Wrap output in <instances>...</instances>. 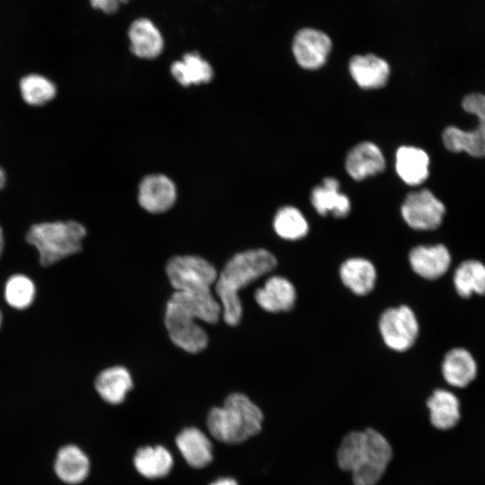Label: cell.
I'll list each match as a JSON object with an SVG mask.
<instances>
[{"label":"cell","mask_w":485,"mask_h":485,"mask_svg":"<svg viewBox=\"0 0 485 485\" xmlns=\"http://www.w3.org/2000/svg\"><path fill=\"white\" fill-rule=\"evenodd\" d=\"M392 457L391 443L373 428L348 432L336 452L339 468L351 475L354 485H376Z\"/></svg>","instance_id":"cell-1"},{"label":"cell","mask_w":485,"mask_h":485,"mask_svg":"<svg viewBox=\"0 0 485 485\" xmlns=\"http://www.w3.org/2000/svg\"><path fill=\"white\" fill-rule=\"evenodd\" d=\"M277 265L275 256L265 249H254L233 256L218 274L216 293L222 307L224 321L236 325L242 313L239 291L270 272Z\"/></svg>","instance_id":"cell-2"},{"label":"cell","mask_w":485,"mask_h":485,"mask_svg":"<svg viewBox=\"0 0 485 485\" xmlns=\"http://www.w3.org/2000/svg\"><path fill=\"white\" fill-rule=\"evenodd\" d=\"M263 412L248 396L229 394L222 407L212 408L207 418L211 436L225 444H240L258 435L262 429Z\"/></svg>","instance_id":"cell-3"},{"label":"cell","mask_w":485,"mask_h":485,"mask_svg":"<svg viewBox=\"0 0 485 485\" xmlns=\"http://www.w3.org/2000/svg\"><path fill=\"white\" fill-rule=\"evenodd\" d=\"M85 235L84 226L74 220L44 222L30 227L26 241L37 249L40 263L50 266L80 251Z\"/></svg>","instance_id":"cell-4"},{"label":"cell","mask_w":485,"mask_h":485,"mask_svg":"<svg viewBox=\"0 0 485 485\" xmlns=\"http://www.w3.org/2000/svg\"><path fill=\"white\" fill-rule=\"evenodd\" d=\"M196 320H204L199 304L185 293L175 291L167 302L164 323L172 343L189 353L200 352L208 341Z\"/></svg>","instance_id":"cell-5"},{"label":"cell","mask_w":485,"mask_h":485,"mask_svg":"<svg viewBox=\"0 0 485 485\" xmlns=\"http://www.w3.org/2000/svg\"><path fill=\"white\" fill-rule=\"evenodd\" d=\"M462 107L477 118L476 128L463 130L449 126L442 133L443 144L452 153L465 152L473 157H485V95L480 93L467 94L462 101Z\"/></svg>","instance_id":"cell-6"},{"label":"cell","mask_w":485,"mask_h":485,"mask_svg":"<svg viewBox=\"0 0 485 485\" xmlns=\"http://www.w3.org/2000/svg\"><path fill=\"white\" fill-rule=\"evenodd\" d=\"M166 273L175 291L192 295L210 294L218 276L210 262L193 255L172 257L166 265Z\"/></svg>","instance_id":"cell-7"},{"label":"cell","mask_w":485,"mask_h":485,"mask_svg":"<svg viewBox=\"0 0 485 485\" xmlns=\"http://www.w3.org/2000/svg\"><path fill=\"white\" fill-rule=\"evenodd\" d=\"M379 330L386 346L401 352L414 344L419 334V323L413 311L401 305L382 313Z\"/></svg>","instance_id":"cell-8"},{"label":"cell","mask_w":485,"mask_h":485,"mask_svg":"<svg viewBox=\"0 0 485 485\" xmlns=\"http://www.w3.org/2000/svg\"><path fill=\"white\" fill-rule=\"evenodd\" d=\"M401 216L415 230H434L444 218L445 207L429 190L423 189L407 195L401 205Z\"/></svg>","instance_id":"cell-9"},{"label":"cell","mask_w":485,"mask_h":485,"mask_svg":"<svg viewBox=\"0 0 485 485\" xmlns=\"http://www.w3.org/2000/svg\"><path fill=\"white\" fill-rule=\"evenodd\" d=\"M331 46V40L323 31L313 28H304L295 34L292 50L301 67L315 70L325 64Z\"/></svg>","instance_id":"cell-10"},{"label":"cell","mask_w":485,"mask_h":485,"mask_svg":"<svg viewBox=\"0 0 485 485\" xmlns=\"http://www.w3.org/2000/svg\"><path fill=\"white\" fill-rule=\"evenodd\" d=\"M176 187L163 174L146 176L138 187V202L150 213H163L170 209L176 200Z\"/></svg>","instance_id":"cell-11"},{"label":"cell","mask_w":485,"mask_h":485,"mask_svg":"<svg viewBox=\"0 0 485 485\" xmlns=\"http://www.w3.org/2000/svg\"><path fill=\"white\" fill-rule=\"evenodd\" d=\"M347 172L356 181L382 172L385 160L380 148L371 142H362L348 153L345 161Z\"/></svg>","instance_id":"cell-12"},{"label":"cell","mask_w":485,"mask_h":485,"mask_svg":"<svg viewBox=\"0 0 485 485\" xmlns=\"http://www.w3.org/2000/svg\"><path fill=\"white\" fill-rule=\"evenodd\" d=\"M410 263L419 276L436 279L443 276L451 263V256L443 244L417 246L410 252Z\"/></svg>","instance_id":"cell-13"},{"label":"cell","mask_w":485,"mask_h":485,"mask_svg":"<svg viewBox=\"0 0 485 485\" xmlns=\"http://www.w3.org/2000/svg\"><path fill=\"white\" fill-rule=\"evenodd\" d=\"M348 70L357 84L364 89L383 87L390 75L389 64L374 54L354 56L349 61Z\"/></svg>","instance_id":"cell-14"},{"label":"cell","mask_w":485,"mask_h":485,"mask_svg":"<svg viewBox=\"0 0 485 485\" xmlns=\"http://www.w3.org/2000/svg\"><path fill=\"white\" fill-rule=\"evenodd\" d=\"M254 297L257 304L267 312H286L295 305L296 292L289 280L273 276L256 290Z\"/></svg>","instance_id":"cell-15"},{"label":"cell","mask_w":485,"mask_h":485,"mask_svg":"<svg viewBox=\"0 0 485 485\" xmlns=\"http://www.w3.org/2000/svg\"><path fill=\"white\" fill-rule=\"evenodd\" d=\"M313 207L321 216L331 214L338 218L345 217L350 211V200L340 191V183L333 177H326L311 192Z\"/></svg>","instance_id":"cell-16"},{"label":"cell","mask_w":485,"mask_h":485,"mask_svg":"<svg viewBox=\"0 0 485 485\" xmlns=\"http://www.w3.org/2000/svg\"><path fill=\"white\" fill-rule=\"evenodd\" d=\"M131 52L140 58H154L163 49V39L157 27L146 18L135 20L129 26Z\"/></svg>","instance_id":"cell-17"},{"label":"cell","mask_w":485,"mask_h":485,"mask_svg":"<svg viewBox=\"0 0 485 485\" xmlns=\"http://www.w3.org/2000/svg\"><path fill=\"white\" fill-rule=\"evenodd\" d=\"M175 444L184 460L193 468H203L213 459L209 438L197 428L182 429L176 436Z\"/></svg>","instance_id":"cell-18"},{"label":"cell","mask_w":485,"mask_h":485,"mask_svg":"<svg viewBox=\"0 0 485 485\" xmlns=\"http://www.w3.org/2000/svg\"><path fill=\"white\" fill-rule=\"evenodd\" d=\"M395 168L406 184L419 185L428 177L429 157L421 148L402 146L396 152Z\"/></svg>","instance_id":"cell-19"},{"label":"cell","mask_w":485,"mask_h":485,"mask_svg":"<svg viewBox=\"0 0 485 485\" xmlns=\"http://www.w3.org/2000/svg\"><path fill=\"white\" fill-rule=\"evenodd\" d=\"M54 470L62 481L78 484L88 476L90 461L81 448L75 445H67L58 451Z\"/></svg>","instance_id":"cell-20"},{"label":"cell","mask_w":485,"mask_h":485,"mask_svg":"<svg viewBox=\"0 0 485 485\" xmlns=\"http://www.w3.org/2000/svg\"><path fill=\"white\" fill-rule=\"evenodd\" d=\"M95 389L101 398L110 404H119L133 387L130 373L116 366L104 369L95 379Z\"/></svg>","instance_id":"cell-21"},{"label":"cell","mask_w":485,"mask_h":485,"mask_svg":"<svg viewBox=\"0 0 485 485\" xmlns=\"http://www.w3.org/2000/svg\"><path fill=\"white\" fill-rule=\"evenodd\" d=\"M431 425L439 430L454 428L460 420V402L451 392L436 389L427 401Z\"/></svg>","instance_id":"cell-22"},{"label":"cell","mask_w":485,"mask_h":485,"mask_svg":"<svg viewBox=\"0 0 485 485\" xmlns=\"http://www.w3.org/2000/svg\"><path fill=\"white\" fill-rule=\"evenodd\" d=\"M133 463L139 474L147 479L166 476L173 465L172 454L162 445L143 446L137 450Z\"/></svg>","instance_id":"cell-23"},{"label":"cell","mask_w":485,"mask_h":485,"mask_svg":"<svg viewBox=\"0 0 485 485\" xmlns=\"http://www.w3.org/2000/svg\"><path fill=\"white\" fill-rule=\"evenodd\" d=\"M476 372L475 360L466 349L453 348L445 356L442 374L449 384L455 387H465L475 378Z\"/></svg>","instance_id":"cell-24"},{"label":"cell","mask_w":485,"mask_h":485,"mask_svg":"<svg viewBox=\"0 0 485 485\" xmlns=\"http://www.w3.org/2000/svg\"><path fill=\"white\" fill-rule=\"evenodd\" d=\"M342 283L357 295L368 294L375 287L376 271L374 265L363 258H350L340 269Z\"/></svg>","instance_id":"cell-25"},{"label":"cell","mask_w":485,"mask_h":485,"mask_svg":"<svg viewBox=\"0 0 485 485\" xmlns=\"http://www.w3.org/2000/svg\"><path fill=\"white\" fill-rule=\"evenodd\" d=\"M171 73L183 86L208 83L213 77L212 66L198 52L186 53L172 63Z\"/></svg>","instance_id":"cell-26"},{"label":"cell","mask_w":485,"mask_h":485,"mask_svg":"<svg viewBox=\"0 0 485 485\" xmlns=\"http://www.w3.org/2000/svg\"><path fill=\"white\" fill-rule=\"evenodd\" d=\"M455 289L462 297H470L472 293L485 294V266L473 260L462 262L454 276Z\"/></svg>","instance_id":"cell-27"},{"label":"cell","mask_w":485,"mask_h":485,"mask_svg":"<svg viewBox=\"0 0 485 485\" xmlns=\"http://www.w3.org/2000/svg\"><path fill=\"white\" fill-rule=\"evenodd\" d=\"M274 230L286 240H299L308 233V223L296 207L286 206L278 209L273 221Z\"/></svg>","instance_id":"cell-28"},{"label":"cell","mask_w":485,"mask_h":485,"mask_svg":"<svg viewBox=\"0 0 485 485\" xmlns=\"http://www.w3.org/2000/svg\"><path fill=\"white\" fill-rule=\"evenodd\" d=\"M20 91L23 101L32 106L44 105L57 94L55 84L39 74L23 76L20 81Z\"/></svg>","instance_id":"cell-29"},{"label":"cell","mask_w":485,"mask_h":485,"mask_svg":"<svg viewBox=\"0 0 485 485\" xmlns=\"http://www.w3.org/2000/svg\"><path fill=\"white\" fill-rule=\"evenodd\" d=\"M35 297V286L26 276L14 275L6 282L4 298L8 304L16 309L30 306Z\"/></svg>","instance_id":"cell-30"},{"label":"cell","mask_w":485,"mask_h":485,"mask_svg":"<svg viewBox=\"0 0 485 485\" xmlns=\"http://www.w3.org/2000/svg\"><path fill=\"white\" fill-rule=\"evenodd\" d=\"M128 0H90L91 5L102 11L107 14L114 13L118 11L121 4L127 3Z\"/></svg>","instance_id":"cell-31"},{"label":"cell","mask_w":485,"mask_h":485,"mask_svg":"<svg viewBox=\"0 0 485 485\" xmlns=\"http://www.w3.org/2000/svg\"><path fill=\"white\" fill-rule=\"evenodd\" d=\"M208 485H238V483L233 478H220Z\"/></svg>","instance_id":"cell-32"},{"label":"cell","mask_w":485,"mask_h":485,"mask_svg":"<svg viewBox=\"0 0 485 485\" xmlns=\"http://www.w3.org/2000/svg\"><path fill=\"white\" fill-rule=\"evenodd\" d=\"M6 181V175L4 171L0 167V190L3 189Z\"/></svg>","instance_id":"cell-33"},{"label":"cell","mask_w":485,"mask_h":485,"mask_svg":"<svg viewBox=\"0 0 485 485\" xmlns=\"http://www.w3.org/2000/svg\"><path fill=\"white\" fill-rule=\"evenodd\" d=\"M4 249V233L0 226V256Z\"/></svg>","instance_id":"cell-34"},{"label":"cell","mask_w":485,"mask_h":485,"mask_svg":"<svg viewBox=\"0 0 485 485\" xmlns=\"http://www.w3.org/2000/svg\"><path fill=\"white\" fill-rule=\"evenodd\" d=\"M1 322H2V317H1V313H0V326H1Z\"/></svg>","instance_id":"cell-35"}]
</instances>
